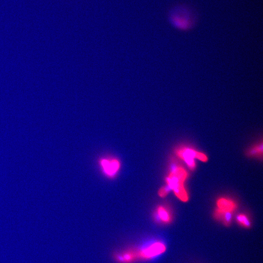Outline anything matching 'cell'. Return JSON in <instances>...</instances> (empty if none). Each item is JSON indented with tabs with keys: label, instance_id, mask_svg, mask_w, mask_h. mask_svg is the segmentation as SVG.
<instances>
[{
	"label": "cell",
	"instance_id": "cell-3",
	"mask_svg": "<svg viewBox=\"0 0 263 263\" xmlns=\"http://www.w3.org/2000/svg\"><path fill=\"white\" fill-rule=\"evenodd\" d=\"M188 176L186 170L181 167L174 168L166 178L169 189H172L175 195L181 201H188V195L184 186V181Z\"/></svg>",
	"mask_w": 263,
	"mask_h": 263
},
{
	"label": "cell",
	"instance_id": "cell-9",
	"mask_svg": "<svg viewBox=\"0 0 263 263\" xmlns=\"http://www.w3.org/2000/svg\"><path fill=\"white\" fill-rule=\"evenodd\" d=\"M237 223L244 228H249L251 226V221L248 217L243 213H241L236 216Z\"/></svg>",
	"mask_w": 263,
	"mask_h": 263
},
{
	"label": "cell",
	"instance_id": "cell-10",
	"mask_svg": "<svg viewBox=\"0 0 263 263\" xmlns=\"http://www.w3.org/2000/svg\"><path fill=\"white\" fill-rule=\"evenodd\" d=\"M263 153V145H258L251 148L248 152V154L251 156H260Z\"/></svg>",
	"mask_w": 263,
	"mask_h": 263
},
{
	"label": "cell",
	"instance_id": "cell-1",
	"mask_svg": "<svg viewBox=\"0 0 263 263\" xmlns=\"http://www.w3.org/2000/svg\"><path fill=\"white\" fill-rule=\"evenodd\" d=\"M167 249L166 244L161 241L155 240L135 247H131L113 254L117 263H135L154 259L163 254Z\"/></svg>",
	"mask_w": 263,
	"mask_h": 263
},
{
	"label": "cell",
	"instance_id": "cell-11",
	"mask_svg": "<svg viewBox=\"0 0 263 263\" xmlns=\"http://www.w3.org/2000/svg\"><path fill=\"white\" fill-rule=\"evenodd\" d=\"M169 188L168 186L162 187L158 191V195L161 197H165L169 192Z\"/></svg>",
	"mask_w": 263,
	"mask_h": 263
},
{
	"label": "cell",
	"instance_id": "cell-8",
	"mask_svg": "<svg viewBox=\"0 0 263 263\" xmlns=\"http://www.w3.org/2000/svg\"><path fill=\"white\" fill-rule=\"evenodd\" d=\"M214 218L220 221L224 225L226 226H229L232 222V213L223 211L216 208L214 212Z\"/></svg>",
	"mask_w": 263,
	"mask_h": 263
},
{
	"label": "cell",
	"instance_id": "cell-6",
	"mask_svg": "<svg viewBox=\"0 0 263 263\" xmlns=\"http://www.w3.org/2000/svg\"><path fill=\"white\" fill-rule=\"evenodd\" d=\"M154 220L158 223L169 224L172 221V215L168 208L164 206H158L153 214Z\"/></svg>",
	"mask_w": 263,
	"mask_h": 263
},
{
	"label": "cell",
	"instance_id": "cell-4",
	"mask_svg": "<svg viewBox=\"0 0 263 263\" xmlns=\"http://www.w3.org/2000/svg\"><path fill=\"white\" fill-rule=\"evenodd\" d=\"M176 154L185 161L191 169H193L196 166L193 159L194 158H197L203 162L207 161V157L205 154L190 148H180L176 150Z\"/></svg>",
	"mask_w": 263,
	"mask_h": 263
},
{
	"label": "cell",
	"instance_id": "cell-5",
	"mask_svg": "<svg viewBox=\"0 0 263 263\" xmlns=\"http://www.w3.org/2000/svg\"><path fill=\"white\" fill-rule=\"evenodd\" d=\"M99 163L104 174L110 178L115 177L121 167L120 162L115 158H103Z\"/></svg>",
	"mask_w": 263,
	"mask_h": 263
},
{
	"label": "cell",
	"instance_id": "cell-7",
	"mask_svg": "<svg viewBox=\"0 0 263 263\" xmlns=\"http://www.w3.org/2000/svg\"><path fill=\"white\" fill-rule=\"evenodd\" d=\"M218 208L228 212L233 213L237 208V205L235 202L229 199L221 198L217 201Z\"/></svg>",
	"mask_w": 263,
	"mask_h": 263
},
{
	"label": "cell",
	"instance_id": "cell-2",
	"mask_svg": "<svg viewBox=\"0 0 263 263\" xmlns=\"http://www.w3.org/2000/svg\"><path fill=\"white\" fill-rule=\"evenodd\" d=\"M169 18L171 24L181 30L190 29L195 21V16L192 10L185 5L174 7L170 12Z\"/></svg>",
	"mask_w": 263,
	"mask_h": 263
}]
</instances>
